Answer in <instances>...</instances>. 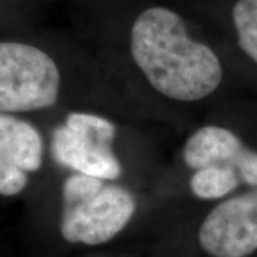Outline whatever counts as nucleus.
<instances>
[{
    "mask_svg": "<svg viewBox=\"0 0 257 257\" xmlns=\"http://www.w3.org/2000/svg\"><path fill=\"white\" fill-rule=\"evenodd\" d=\"M130 52L152 87L172 100H202L223 80L219 56L193 40L182 18L166 8L139 15L130 32Z\"/></svg>",
    "mask_w": 257,
    "mask_h": 257,
    "instance_id": "f257e3e1",
    "label": "nucleus"
},
{
    "mask_svg": "<svg viewBox=\"0 0 257 257\" xmlns=\"http://www.w3.org/2000/svg\"><path fill=\"white\" fill-rule=\"evenodd\" d=\"M104 182L77 172L64 180L60 231L69 243H107L132 220L136 210L133 196L120 186Z\"/></svg>",
    "mask_w": 257,
    "mask_h": 257,
    "instance_id": "f03ea898",
    "label": "nucleus"
},
{
    "mask_svg": "<svg viewBox=\"0 0 257 257\" xmlns=\"http://www.w3.org/2000/svg\"><path fill=\"white\" fill-rule=\"evenodd\" d=\"M60 72L42 49L19 42H0V111L49 109L59 99Z\"/></svg>",
    "mask_w": 257,
    "mask_h": 257,
    "instance_id": "7ed1b4c3",
    "label": "nucleus"
},
{
    "mask_svg": "<svg viewBox=\"0 0 257 257\" xmlns=\"http://www.w3.org/2000/svg\"><path fill=\"white\" fill-rule=\"evenodd\" d=\"M114 123L92 113L72 111L63 126L52 136V156L56 163L77 173L114 180L121 175V165L113 153Z\"/></svg>",
    "mask_w": 257,
    "mask_h": 257,
    "instance_id": "20e7f679",
    "label": "nucleus"
},
{
    "mask_svg": "<svg viewBox=\"0 0 257 257\" xmlns=\"http://www.w3.org/2000/svg\"><path fill=\"white\" fill-rule=\"evenodd\" d=\"M211 257H248L257 251V187L219 203L199 229Z\"/></svg>",
    "mask_w": 257,
    "mask_h": 257,
    "instance_id": "39448f33",
    "label": "nucleus"
},
{
    "mask_svg": "<svg viewBox=\"0 0 257 257\" xmlns=\"http://www.w3.org/2000/svg\"><path fill=\"white\" fill-rule=\"evenodd\" d=\"M43 163V139L32 123L0 111V194L16 196Z\"/></svg>",
    "mask_w": 257,
    "mask_h": 257,
    "instance_id": "423d86ee",
    "label": "nucleus"
},
{
    "mask_svg": "<svg viewBox=\"0 0 257 257\" xmlns=\"http://www.w3.org/2000/svg\"><path fill=\"white\" fill-rule=\"evenodd\" d=\"M246 145L230 128L204 126L196 130L183 147V159L193 170L204 166L226 165L236 169Z\"/></svg>",
    "mask_w": 257,
    "mask_h": 257,
    "instance_id": "0eeeda50",
    "label": "nucleus"
},
{
    "mask_svg": "<svg viewBox=\"0 0 257 257\" xmlns=\"http://www.w3.org/2000/svg\"><path fill=\"white\" fill-rule=\"evenodd\" d=\"M240 182L236 169L231 166H204L194 170L190 179V189L193 194L202 200H217L237 189Z\"/></svg>",
    "mask_w": 257,
    "mask_h": 257,
    "instance_id": "6e6552de",
    "label": "nucleus"
},
{
    "mask_svg": "<svg viewBox=\"0 0 257 257\" xmlns=\"http://www.w3.org/2000/svg\"><path fill=\"white\" fill-rule=\"evenodd\" d=\"M231 15L240 49L257 64V0H237Z\"/></svg>",
    "mask_w": 257,
    "mask_h": 257,
    "instance_id": "1a4fd4ad",
    "label": "nucleus"
},
{
    "mask_svg": "<svg viewBox=\"0 0 257 257\" xmlns=\"http://www.w3.org/2000/svg\"><path fill=\"white\" fill-rule=\"evenodd\" d=\"M240 180L250 187H257V152L246 147L236 165Z\"/></svg>",
    "mask_w": 257,
    "mask_h": 257,
    "instance_id": "9d476101",
    "label": "nucleus"
}]
</instances>
